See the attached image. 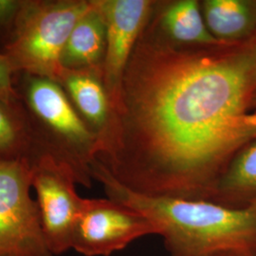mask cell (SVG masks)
Here are the masks:
<instances>
[{
    "label": "cell",
    "instance_id": "6da1fadb",
    "mask_svg": "<svg viewBox=\"0 0 256 256\" xmlns=\"http://www.w3.org/2000/svg\"><path fill=\"white\" fill-rule=\"evenodd\" d=\"M256 138V37L183 45L149 20L95 158L134 192L208 200L234 156Z\"/></svg>",
    "mask_w": 256,
    "mask_h": 256
},
{
    "label": "cell",
    "instance_id": "7a4b0ae2",
    "mask_svg": "<svg viewBox=\"0 0 256 256\" xmlns=\"http://www.w3.org/2000/svg\"><path fill=\"white\" fill-rule=\"evenodd\" d=\"M93 180L108 198L149 220L164 238L170 256H210L256 250V207L232 209L207 200L147 196L117 182L97 160L92 162Z\"/></svg>",
    "mask_w": 256,
    "mask_h": 256
},
{
    "label": "cell",
    "instance_id": "3957f363",
    "mask_svg": "<svg viewBox=\"0 0 256 256\" xmlns=\"http://www.w3.org/2000/svg\"><path fill=\"white\" fill-rule=\"evenodd\" d=\"M14 84L30 134L32 160L50 156L68 165L78 184L92 187L90 166L95 160L97 138L74 110L59 84L27 74H14Z\"/></svg>",
    "mask_w": 256,
    "mask_h": 256
},
{
    "label": "cell",
    "instance_id": "277c9868",
    "mask_svg": "<svg viewBox=\"0 0 256 256\" xmlns=\"http://www.w3.org/2000/svg\"><path fill=\"white\" fill-rule=\"evenodd\" d=\"M92 0H23L14 30L1 52L14 74H27L57 82L61 54L78 20Z\"/></svg>",
    "mask_w": 256,
    "mask_h": 256
},
{
    "label": "cell",
    "instance_id": "5b68a950",
    "mask_svg": "<svg viewBox=\"0 0 256 256\" xmlns=\"http://www.w3.org/2000/svg\"><path fill=\"white\" fill-rule=\"evenodd\" d=\"M32 189L27 160L0 162V256H54Z\"/></svg>",
    "mask_w": 256,
    "mask_h": 256
},
{
    "label": "cell",
    "instance_id": "8992f818",
    "mask_svg": "<svg viewBox=\"0 0 256 256\" xmlns=\"http://www.w3.org/2000/svg\"><path fill=\"white\" fill-rule=\"evenodd\" d=\"M30 164L48 246L52 256H62L72 250L74 228L86 198L76 191L78 182L68 165L48 156L34 158Z\"/></svg>",
    "mask_w": 256,
    "mask_h": 256
},
{
    "label": "cell",
    "instance_id": "52a82bcc",
    "mask_svg": "<svg viewBox=\"0 0 256 256\" xmlns=\"http://www.w3.org/2000/svg\"><path fill=\"white\" fill-rule=\"evenodd\" d=\"M151 234H158V230L138 212L110 198H86L72 250L84 256H110Z\"/></svg>",
    "mask_w": 256,
    "mask_h": 256
},
{
    "label": "cell",
    "instance_id": "ba28073f",
    "mask_svg": "<svg viewBox=\"0 0 256 256\" xmlns=\"http://www.w3.org/2000/svg\"><path fill=\"white\" fill-rule=\"evenodd\" d=\"M106 25L102 81L110 104L115 101L131 54L151 18L149 0H94Z\"/></svg>",
    "mask_w": 256,
    "mask_h": 256
},
{
    "label": "cell",
    "instance_id": "9c48e42d",
    "mask_svg": "<svg viewBox=\"0 0 256 256\" xmlns=\"http://www.w3.org/2000/svg\"><path fill=\"white\" fill-rule=\"evenodd\" d=\"M57 82L98 140L108 128L110 118V99L102 74L94 70H63Z\"/></svg>",
    "mask_w": 256,
    "mask_h": 256
},
{
    "label": "cell",
    "instance_id": "30bf717a",
    "mask_svg": "<svg viewBox=\"0 0 256 256\" xmlns=\"http://www.w3.org/2000/svg\"><path fill=\"white\" fill-rule=\"evenodd\" d=\"M106 43L104 18L92 0L90 8L78 20L64 45L60 59L62 68L102 74Z\"/></svg>",
    "mask_w": 256,
    "mask_h": 256
},
{
    "label": "cell",
    "instance_id": "8fae6325",
    "mask_svg": "<svg viewBox=\"0 0 256 256\" xmlns=\"http://www.w3.org/2000/svg\"><path fill=\"white\" fill-rule=\"evenodd\" d=\"M207 202L232 209L256 207V138L234 156Z\"/></svg>",
    "mask_w": 256,
    "mask_h": 256
},
{
    "label": "cell",
    "instance_id": "7c38bea8",
    "mask_svg": "<svg viewBox=\"0 0 256 256\" xmlns=\"http://www.w3.org/2000/svg\"><path fill=\"white\" fill-rule=\"evenodd\" d=\"M202 14L212 36L221 43H238L256 34L254 0H205Z\"/></svg>",
    "mask_w": 256,
    "mask_h": 256
},
{
    "label": "cell",
    "instance_id": "4fadbf2b",
    "mask_svg": "<svg viewBox=\"0 0 256 256\" xmlns=\"http://www.w3.org/2000/svg\"><path fill=\"white\" fill-rule=\"evenodd\" d=\"M156 23L172 41L183 45L220 44L206 26L200 4L194 0H180L165 8Z\"/></svg>",
    "mask_w": 256,
    "mask_h": 256
},
{
    "label": "cell",
    "instance_id": "5bb4252c",
    "mask_svg": "<svg viewBox=\"0 0 256 256\" xmlns=\"http://www.w3.org/2000/svg\"><path fill=\"white\" fill-rule=\"evenodd\" d=\"M32 142L18 102L8 104L0 101V162L32 158Z\"/></svg>",
    "mask_w": 256,
    "mask_h": 256
},
{
    "label": "cell",
    "instance_id": "9a60e30c",
    "mask_svg": "<svg viewBox=\"0 0 256 256\" xmlns=\"http://www.w3.org/2000/svg\"><path fill=\"white\" fill-rule=\"evenodd\" d=\"M23 0H0V41L2 48L16 25Z\"/></svg>",
    "mask_w": 256,
    "mask_h": 256
},
{
    "label": "cell",
    "instance_id": "2e32d148",
    "mask_svg": "<svg viewBox=\"0 0 256 256\" xmlns=\"http://www.w3.org/2000/svg\"><path fill=\"white\" fill-rule=\"evenodd\" d=\"M14 77V74L8 59L0 52V101L8 104H14L18 102Z\"/></svg>",
    "mask_w": 256,
    "mask_h": 256
},
{
    "label": "cell",
    "instance_id": "e0dca14e",
    "mask_svg": "<svg viewBox=\"0 0 256 256\" xmlns=\"http://www.w3.org/2000/svg\"><path fill=\"white\" fill-rule=\"evenodd\" d=\"M245 256L242 254H232V252H227V254H214V256Z\"/></svg>",
    "mask_w": 256,
    "mask_h": 256
},
{
    "label": "cell",
    "instance_id": "ac0fdd59",
    "mask_svg": "<svg viewBox=\"0 0 256 256\" xmlns=\"http://www.w3.org/2000/svg\"><path fill=\"white\" fill-rule=\"evenodd\" d=\"M254 37H256V36H254Z\"/></svg>",
    "mask_w": 256,
    "mask_h": 256
}]
</instances>
